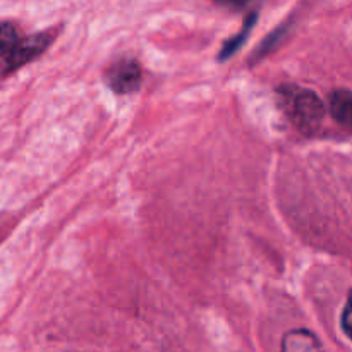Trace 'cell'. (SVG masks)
<instances>
[{"label": "cell", "mask_w": 352, "mask_h": 352, "mask_svg": "<svg viewBox=\"0 0 352 352\" xmlns=\"http://www.w3.org/2000/svg\"><path fill=\"white\" fill-rule=\"evenodd\" d=\"M278 105L289 122L302 134H315L325 117V105L313 89L298 85H282L277 89Z\"/></svg>", "instance_id": "cell-1"}, {"label": "cell", "mask_w": 352, "mask_h": 352, "mask_svg": "<svg viewBox=\"0 0 352 352\" xmlns=\"http://www.w3.org/2000/svg\"><path fill=\"white\" fill-rule=\"evenodd\" d=\"M19 40V33L12 23H0V60L14 50Z\"/></svg>", "instance_id": "cell-7"}, {"label": "cell", "mask_w": 352, "mask_h": 352, "mask_svg": "<svg viewBox=\"0 0 352 352\" xmlns=\"http://www.w3.org/2000/svg\"><path fill=\"white\" fill-rule=\"evenodd\" d=\"M54 38L55 33L52 30L21 38L19 43L14 47V50L10 52L6 58L0 60V76L17 71L19 67H23V65L30 64L34 58L40 57V55L50 47Z\"/></svg>", "instance_id": "cell-2"}, {"label": "cell", "mask_w": 352, "mask_h": 352, "mask_svg": "<svg viewBox=\"0 0 352 352\" xmlns=\"http://www.w3.org/2000/svg\"><path fill=\"white\" fill-rule=\"evenodd\" d=\"M284 33H285V24H282V26H278L274 33H270L267 38H265V41L261 43V47H258V50L254 52V57L261 58V57H265L267 54H270L272 48L277 45V41L280 40L282 34Z\"/></svg>", "instance_id": "cell-8"}, {"label": "cell", "mask_w": 352, "mask_h": 352, "mask_svg": "<svg viewBox=\"0 0 352 352\" xmlns=\"http://www.w3.org/2000/svg\"><path fill=\"white\" fill-rule=\"evenodd\" d=\"M340 327H342V332L352 340V291L347 294L346 306H344L342 316H340Z\"/></svg>", "instance_id": "cell-9"}, {"label": "cell", "mask_w": 352, "mask_h": 352, "mask_svg": "<svg viewBox=\"0 0 352 352\" xmlns=\"http://www.w3.org/2000/svg\"><path fill=\"white\" fill-rule=\"evenodd\" d=\"M330 116L342 127L352 133V91L351 89H336L329 96Z\"/></svg>", "instance_id": "cell-5"}, {"label": "cell", "mask_w": 352, "mask_h": 352, "mask_svg": "<svg viewBox=\"0 0 352 352\" xmlns=\"http://www.w3.org/2000/svg\"><path fill=\"white\" fill-rule=\"evenodd\" d=\"M107 86L117 95H131L138 91L143 81L140 62L134 57H120L105 69Z\"/></svg>", "instance_id": "cell-3"}, {"label": "cell", "mask_w": 352, "mask_h": 352, "mask_svg": "<svg viewBox=\"0 0 352 352\" xmlns=\"http://www.w3.org/2000/svg\"><path fill=\"white\" fill-rule=\"evenodd\" d=\"M258 21V14L256 12H250L246 17H244V23H243V28H241L239 33L236 34V36L229 38V40L223 43V47L220 48L219 55H217V60L220 62H226L227 58L232 57L234 54H236L237 50H239L241 47H243L244 43H246V40L250 38L251 31H253L254 24H256Z\"/></svg>", "instance_id": "cell-6"}, {"label": "cell", "mask_w": 352, "mask_h": 352, "mask_svg": "<svg viewBox=\"0 0 352 352\" xmlns=\"http://www.w3.org/2000/svg\"><path fill=\"white\" fill-rule=\"evenodd\" d=\"M280 352H325V349L315 333L306 329H296L284 336Z\"/></svg>", "instance_id": "cell-4"}]
</instances>
